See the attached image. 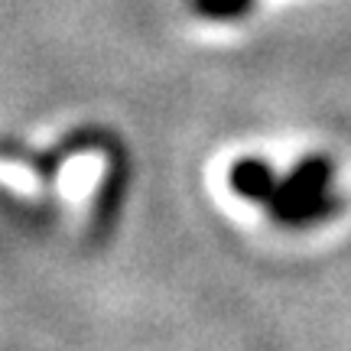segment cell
Returning <instances> with one entry per match:
<instances>
[{
	"label": "cell",
	"instance_id": "6",
	"mask_svg": "<svg viewBox=\"0 0 351 351\" xmlns=\"http://www.w3.org/2000/svg\"><path fill=\"white\" fill-rule=\"evenodd\" d=\"M254 7V0H192V10L205 20H238Z\"/></svg>",
	"mask_w": 351,
	"mask_h": 351
},
{
	"label": "cell",
	"instance_id": "5",
	"mask_svg": "<svg viewBox=\"0 0 351 351\" xmlns=\"http://www.w3.org/2000/svg\"><path fill=\"white\" fill-rule=\"evenodd\" d=\"M345 199L341 195H315V199H306V202H296V205H280V208H267V215L274 218L276 225L283 228H313V225H322L328 218H335L341 212Z\"/></svg>",
	"mask_w": 351,
	"mask_h": 351
},
{
	"label": "cell",
	"instance_id": "1",
	"mask_svg": "<svg viewBox=\"0 0 351 351\" xmlns=\"http://www.w3.org/2000/svg\"><path fill=\"white\" fill-rule=\"evenodd\" d=\"M104 156H108V166H104V176H101L98 195H95V205H91V225H88L91 241L111 238L114 225L124 212L127 189H130V160H127L124 147L117 143Z\"/></svg>",
	"mask_w": 351,
	"mask_h": 351
},
{
	"label": "cell",
	"instance_id": "3",
	"mask_svg": "<svg viewBox=\"0 0 351 351\" xmlns=\"http://www.w3.org/2000/svg\"><path fill=\"white\" fill-rule=\"evenodd\" d=\"M332 176H335V163L328 160L326 153H309V156H302L300 163H296L287 176H283V179H280V189H276L274 202H270L267 208L296 205V202L315 199V195H326Z\"/></svg>",
	"mask_w": 351,
	"mask_h": 351
},
{
	"label": "cell",
	"instance_id": "2",
	"mask_svg": "<svg viewBox=\"0 0 351 351\" xmlns=\"http://www.w3.org/2000/svg\"><path fill=\"white\" fill-rule=\"evenodd\" d=\"M121 140L114 137L111 130H104V127H78V130H72L69 137H62L52 150L46 153H23L20 160H23L33 173L39 176V179H52V176L62 169L65 160H72V156H78V153H88V150H111V147H117Z\"/></svg>",
	"mask_w": 351,
	"mask_h": 351
},
{
	"label": "cell",
	"instance_id": "4",
	"mask_svg": "<svg viewBox=\"0 0 351 351\" xmlns=\"http://www.w3.org/2000/svg\"><path fill=\"white\" fill-rule=\"evenodd\" d=\"M228 186L244 202H254V205L267 208L274 202L276 189H280V176L274 173L270 163H263L261 156H241L228 169Z\"/></svg>",
	"mask_w": 351,
	"mask_h": 351
}]
</instances>
